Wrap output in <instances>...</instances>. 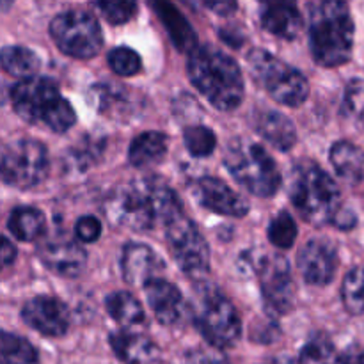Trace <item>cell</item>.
<instances>
[{
	"mask_svg": "<svg viewBox=\"0 0 364 364\" xmlns=\"http://www.w3.org/2000/svg\"><path fill=\"white\" fill-rule=\"evenodd\" d=\"M50 34L57 48L75 59H91L103 45L98 20L87 11H64L50 23Z\"/></svg>",
	"mask_w": 364,
	"mask_h": 364,
	"instance_id": "obj_10",
	"label": "cell"
},
{
	"mask_svg": "<svg viewBox=\"0 0 364 364\" xmlns=\"http://www.w3.org/2000/svg\"><path fill=\"white\" fill-rule=\"evenodd\" d=\"M87 98L98 112L116 116L114 112H119L121 105H128L130 96L119 84H95L89 89Z\"/></svg>",
	"mask_w": 364,
	"mask_h": 364,
	"instance_id": "obj_28",
	"label": "cell"
},
{
	"mask_svg": "<svg viewBox=\"0 0 364 364\" xmlns=\"http://www.w3.org/2000/svg\"><path fill=\"white\" fill-rule=\"evenodd\" d=\"M109 341L114 354L124 364H155L159 361V347L144 334L119 331L110 334Z\"/></svg>",
	"mask_w": 364,
	"mask_h": 364,
	"instance_id": "obj_19",
	"label": "cell"
},
{
	"mask_svg": "<svg viewBox=\"0 0 364 364\" xmlns=\"http://www.w3.org/2000/svg\"><path fill=\"white\" fill-rule=\"evenodd\" d=\"M343 306L350 315L364 313V267L350 270L341 287Z\"/></svg>",
	"mask_w": 364,
	"mask_h": 364,
	"instance_id": "obj_31",
	"label": "cell"
},
{
	"mask_svg": "<svg viewBox=\"0 0 364 364\" xmlns=\"http://www.w3.org/2000/svg\"><path fill=\"white\" fill-rule=\"evenodd\" d=\"M109 66L116 75L132 77L141 71L142 60L135 50L128 48V46H117L109 52Z\"/></svg>",
	"mask_w": 364,
	"mask_h": 364,
	"instance_id": "obj_34",
	"label": "cell"
},
{
	"mask_svg": "<svg viewBox=\"0 0 364 364\" xmlns=\"http://www.w3.org/2000/svg\"><path fill=\"white\" fill-rule=\"evenodd\" d=\"M188 78L215 109L230 112L244 100V77L238 64L215 46H198L188 57Z\"/></svg>",
	"mask_w": 364,
	"mask_h": 364,
	"instance_id": "obj_2",
	"label": "cell"
},
{
	"mask_svg": "<svg viewBox=\"0 0 364 364\" xmlns=\"http://www.w3.org/2000/svg\"><path fill=\"white\" fill-rule=\"evenodd\" d=\"M340 364H364V347H361V345H350L340 355Z\"/></svg>",
	"mask_w": 364,
	"mask_h": 364,
	"instance_id": "obj_39",
	"label": "cell"
},
{
	"mask_svg": "<svg viewBox=\"0 0 364 364\" xmlns=\"http://www.w3.org/2000/svg\"><path fill=\"white\" fill-rule=\"evenodd\" d=\"M259 20L267 32L281 39H295L302 31V14L295 4H263Z\"/></svg>",
	"mask_w": 364,
	"mask_h": 364,
	"instance_id": "obj_20",
	"label": "cell"
},
{
	"mask_svg": "<svg viewBox=\"0 0 364 364\" xmlns=\"http://www.w3.org/2000/svg\"><path fill=\"white\" fill-rule=\"evenodd\" d=\"M38 352L25 338L18 334L2 333V364H36Z\"/></svg>",
	"mask_w": 364,
	"mask_h": 364,
	"instance_id": "obj_30",
	"label": "cell"
},
{
	"mask_svg": "<svg viewBox=\"0 0 364 364\" xmlns=\"http://www.w3.org/2000/svg\"><path fill=\"white\" fill-rule=\"evenodd\" d=\"M256 132L279 151H288L297 142V130L290 117L277 110H263L256 112Z\"/></svg>",
	"mask_w": 364,
	"mask_h": 364,
	"instance_id": "obj_21",
	"label": "cell"
},
{
	"mask_svg": "<svg viewBox=\"0 0 364 364\" xmlns=\"http://www.w3.org/2000/svg\"><path fill=\"white\" fill-rule=\"evenodd\" d=\"M95 7L112 25L127 23L137 13V4L134 2H96Z\"/></svg>",
	"mask_w": 364,
	"mask_h": 364,
	"instance_id": "obj_36",
	"label": "cell"
},
{
	"mask_svg": "<svg viewBox=\"0 0 364 364\" xmlns=\"http://www.w3.org/2000/svg\"><path fill=\"white\" fill-rule=\"evenodd\" d=\"M192 192L203 208L219 215L244 217L249 212V203L219 178H199L192 185Z\"/></svg>",
	"mask_w": 364,
	"mask_h": 364,
	"instance_id": "obj_14",
	"label": "cell"
},
{
	"mask_svg": "<svg viewBox=\"0 0 364 364\" xmlns=\"http://www.w3.org/2000/svg\"><path fill=\"white\" fill-rule=\"evenodd\" d=\"M196 326L210 347L219 350L237 345L242 336V320L235 306L219 291L205 290L199 294L194 308Z\"/></svg>",
	"mask_w": 364,
	"mask_h": 364,
	"instance_id": "obj_8",
	"label": "cell"
},
{
	"mask_svg": "<svg viewBox=\"0 0 364 364\" xmlns=\"http://www.w3.org/2000/svg\"><path fill=\"white\" fill-rule=\"evenodd\" d=\"M309 45L313 59L326 68L348 63L354 50V20L340 0L308 4Z\"/></svg>",
	"mask_w": 364,
	"mask_h": 364,
	"instance_id": "obj_3",
	"label": "cell"
},
{
	"mask_svg": "<svg viewBox=\"0 0 364 364\" xmlns=\"http://www.w3.org/2000/svg\"><path fill=\"white\" fill-rule=\"evenodd\" d=\"M269 240L279 249H290L295 244L299 228L288 212H279L269 224Z\"/></svg>",
	"mask_w": 364,
	"mask_h": 364,
	"instance_id": "obj_33",
	"label": "cell"
},
{
	"mask_svg": "<svg viewBox=\"0 0 364 364\" xmlns=\"http://www.w3.org/2000/svg\"><path fill=\"white\" fill-rule=\"evenodd\" d=\"M107 311L110 318L123 327H135L146 322L144 309L141 302L128 291H114L107 297Z\"/></svg>",
	"mask_w": 364,
	"mask_h": 364,
	"instance_id": "obj_26",
	"label": "cell"
},
{
	"mask_svg": "<svg viewBox=\"0 0 364 364\" xmlns=\"http://www.w3.org/2000/svg\"><path fill=\"white\" fill-rule=\"evenodd\" d=\"M167 153V137L160 132H144L132 141L128 160L134 167H149L159 164Z\"/></svg>",
	"mask_w": 364,
	"mask_h": 364,
	"instance_id": "obj_23",
	"label": "cell"
},
{
	"mask_svg": "<svg viewBox=\"0 0 364 364\" xmlns=\"http://www.w3.org/2000/svg\"><path fill=\"white\" fill-rule=\"evenodd\" d=\"M299 270L306 283L326 287L334 279L338 270V251L326 238H313L306 242L297 258Z\"/></svg>",
	"mask_w": 364,
	"mask_h": 364,
	"instance_id": "obj_13",
	"label": "cell"
},
{
	"mask_svg": "<svg viewBox=\"0 0 364 364\" xmlns=\"http://www.w3.org/2000/svg\"><path fill=\"white\" fill-rule=\"evenodd\" d=\"M341 112L350 119L364 117V78H354L347 84L341 103Z\"/></svg>",
	"mask_w": 364,
	"mask_h": 364,
	"instance_id": "obj_35",
	"label": "cell"
},
{
	"mask_svg": "<svg viewBox=\"0 0 364 364\" xmlns=\"http://www.w3.org/2000/svg\"><path fill=\"white\" fill-rule=\"evenodd\" d=\"M205 7H208L210 11H215L220 16H228L231 11L237 9V4L235 2H206Z\"/></svg>",
	"mask_w": 364,
	"mask_h": 364,
	"instance_id": "obj_41",
	"label": "cell"
},
{
	"mask_svg": "<svg viewBox=\"0 0 364 364\" xmlns=\"http://www.w3.org/2000/svg\"><path fill=\"white\" fill-rule=\"evenodd\" d=\"M224 166L231 176L251 194L270 198L281 187V173L263 146L249 141H235L224 155Z\"/></svg>",
	"mask_w": 364,
	"mask_h": 364,
	"instance_id": "obj_6",
	"label": "cell"
},
{
	"mask_svg": "<svg viewBox=\"0 0 364 364\" xmlns=\"http://www.w3.org/2000/svg\"><path fill=\"white\" fill-rule=\"evenodd\" d=\"M39 259L57 276L78 277L87 265V252L77 242L53 238L39 249Z\"/></svg>",
	"mask_w": 364,
	"mask_h": 364,
	"instance_id": "obj_17",
	"label": "cell"
},
{
	"mask_svg": "<svg viewBox=\"0 0 364 364\" xmlns=\"http://www.w3.org/2000/svg\"><path fill=\"white\" fill-rule=\"evenodd\" d=\"M21 318L36 333L48 338H60L70 329V311L55 297H34L21 309Z\"/></svg>",
	"mask_w": 364,
	"mask_h": 364,
	"instance_id": "obj_15",
	"label": "cell"
},
{
	"mask_svg": "<svg viewBox=\"0 0 364 364\" xmlns=\"http://www.w3.org/2000/svg\"><path fill=\"white\" fill-rule=\"evenodd\" d=\"M107 219L121 228L149 231L156 224H167L183 213L176 192L155 176L135 178L107 198Z\"/></svg>",
	"mask_w": 364,
	"mask_h": 364,
	"instance_id": "obj_1",
	"label": "cell"
},
{
	"mask_svg": "<svg viewBox=\"0 0 364 364\" xmlns=\"http://www.w3.org/2000/svg\"><path fill=\"white\" fill-rule=\"evenodd\" d=\"M16 259V247L13 245V242L9 238H4L2 240V267L7 269L11 263H14Z\"/></svg>",
	"mask_w": 364,
	"mask_h": 364,
	"instance_id": "obj_40",
	"label": "cell"
},
{
	"mask_svg": "<svg viewBox=\"0 0 364 364\" xmlns=\"http://www.w3.org/2000/svg\"><path fill=\"white\" fill-rule=\"evenodd\" d=\"M155 11L159 13L162 23L166 25L167 32H169L171 39H173V43L176 45L178 50H181V52L192 50V52H194V50L198 48V46H196L194 31H192L188 21L181 16V13L176 7L171 6V4L159 2L155 4Z\"/></svg>",
	"mask_w": 364,
	"mask_h": 364,
	"instance_id": "obj_25",
	"label": "cell"
},
{
	"mask_svg": "<svg viewBox=\"0 0 364 364\" xmlns=\"http://www.w3.org/2000/svg\"><path fill=\"white\" fill-rule=\"evenodd\" d=\"M166 269L164 259L144 244L132 242L123 249L121 270L123 277L132 287H146L149 281L159 279V274Z\"/></svg>",
	"mask_w": 364,
	"mask_h": 364,
	"instance_id": "obj_18",
	"label": "cell"
},
{
	"mask_svg": "<svg viewBox=\"0 0 364 364\" xmlns=\"http://www.w3.org/2000/svg\"><path fill=\"white\" fill-rule=\"evenodd\" d=\"M45 215L32 206H18L7 219V230L16 240L34 242L45 233Z\"/></svg>",
	"mask_w": 364,
	"mask_h": 364,
	"instance_id": "obj_24",
	"label": "cell"
},
{
	"mask_svg": "<svg viewBox=\"0 0 364 364\" xmlns=\"http://www.w3.org/2000/svg\"><path fill=\"white\" fill-rule=\"evenodd\" d=\"M252 78L276 100L287 107H299L309 95V84L304 75L274 53L255 48L247 55Z\"/></svg>",
	"mask_w": 364,
	"mask_h": 364,
	"instance_id": "obj_7",
	"label": "cell"
},
{
	"mask_svg": "<svg viewBox=\"0 0 364 364\" xmlns=\"http://www.w3.org/2000/svg\"><path fill=\"white\" fill-rule=\"evenodd\" d=\"M146 301L162 326H178L191 311L176 284L166 279H153L144 287Z\"/></svg>",
	"mask_w": 364,
	"mask_h": 364,
	"instance_id": "obj_16",
	"label": "cell"
},
{
	"mask_svg": "<svg viewBox=\"0 0 364 364\" xmlns=\"http://www.w3.org/2000/svg\"><path fill=\"white\" fill-rule=\"evenodd\" d=\"M185 148L196 159H206L217 148V135L206 127H188L183 130Z\"/></svg>",
	"mask_w": 364,
	"mask_h": 364,
	"instance_id": "obj_32",
	"label": "cell"
},
{
	"mask_svg": "<svg viewBox=\"0 0 364 364\" xmlns=\"http://www.w3.org/2000/svg\"><path fill=\"white\" fill-rule=\"evenodd\" d=\"M256 274L269 315H288L295 304V284L287 259L277 255L263 256Z\"/></svg>",
	"mask_w": 364,
	"mask_h": 364,
	"instance_id": "obj_12",
	"label": "cell"
},
{
	"mask_svg": "<svg viewBox=\"0 0 364 364\" xmlns=\"http://www.w3.org/2000/svg\"><path fill=\"white\" fill-rule=\"evenodd\" d=\"M340 361L334 343L323 333H315L302 347L299 363L301 364H336Z\"/></svg>",
	"mask_w": 364,
	"mask_h": 364,
	"instance_id": "obj_29",
	"label": "cell"
},
{
	"mask_svg": "<svg viewBox=\"0 0 364 364\" xmlns=\"http://www.w3.org/2000/svg\"><path fill=\"white\" fill-rule=\"evenodd\" d=\"M167 244L174 262L187 276L199 279L210 269V247L196 224L181 213L166 226Z\"/></svg>",
	"mask_w": 364,
	"mask_h": 364,
	"instance_id": "obj_11",
	"label": "cell"
},
{
	"mask_svg": "<svg viewBox=\"0 0 364 364\" xmlns=\"http://www.w3.org/2000/svg\"><path fill=\"white\" fill-rule=\"evenodd\" d=\"M0 160L2 180L11 187L27 191L38 187L48 176V151L34 139H18L6 144Z\"/></svg>",
	"mask_w": 364,
	"mask_h": 364,
	"instance_id": "obj_9",
	"label": "cell"
},
{
	"mask_svg": "<svg viewBox=\"0 0 364 364\" xmlns=\"http://www.w3.org/2000/svg\"><path fill=\"white\" fill-rule=\"evenodd\" d=\"M331 164L343 181L358 185L364 178V151L348 141H340L331 148Z\"/></svg>",
	"mask_w": 364,
	"mask_h": 364,
	"instance_id": "obj_22",
	"label": "cell"
},
{
	"mask_svg": "<svg viewBox=\"0 0 364 364\" xmlns=\"http://www.w3.org/2000/svg\"><path fill=\"white\" fill-rule=\"evenodd\" d=\"M75 233H77V237L80 238L82 242H85V244H95L100 238V235H102V224H100V220L92 215L80 217L77 226H75Z\"/></svg>",
	"mask_w": 364,
	"mask_h": 364,
	"instance_id": "obj_37",
	"label": "cell"
},
{
	"mask_svg": "<svg viewBox=\"0 0 364 364\" xmlns=\"http://www.w3.org/2000/svg\"><path fill=\"white\" fill-rule=\"evenodd\" d=\"M188 364H230V361L219 348L208 347L188 352Z\"/></svg>",
	"mask_w": 364,
	"mask_h": 364,
	"instance_id": "obj_38",
	"label": "cell"
},
{
	"mask_svg": "<svg viewBox=\"0 0 364 364\" xmlns=\"http://www.w3.org/2000/svg\"><path fill=\"white\" fill-rule=\"evenodd\" d=\"M11 102L18 116L32 124H45L55 134H64L77 121L73 107L60 95L52 78L32 77L11 87Z\"/></svg>",
	"mask_w": 364,
	"mask_h": 364,
	"instance_id": "obj_5",
	"label": "cell"
},
{
	"mask_svg": "<svg viewBox=\"0 0 364 364\" xmlns=\"http://www.w3.org/2000/svg\"><path fill=\"white\" fill-rule=\"evenodd\" d=\"M288 194L302 219L315 226L334 224L345 208L341 192L333 178L309 159L301 160L291 167Z\"/></svg>",
	"mask_w": 364,
	"mask_h": 364,
	"instance_id": "obj_4",
	"label": "cell"
},
{
	"mask_svg": "<svg viewBox=\"0 0 364 364\" xmlns=\"http://www.w3.org/2000/svg\"><path fill=\"white\" fill-rule=\"evenodd\" d=\"M0 63H2L6 73L21 78V80L36 77L39 66H41L39 57L25 46H6L0 53Z\"/></svg>",
	"mask_w": 364,
	"mask_h": 364,
	"instance_id": "obj_27",
	"label": "cell"
}]
</instances>
